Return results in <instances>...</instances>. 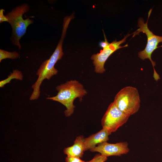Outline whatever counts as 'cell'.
I'll return each instance as SVG.
<instances>
[{"mask_svg":"<svg viewBox=\"0 0 162 162\" xmlns=\"http://www.w3.org/2000/svg\"><path fill=\"white\" fill-rule=\"evenodd\" d=\"M56 89L58 92L56 96L46 99L58 102L65 106L66 109L64 113L67 117L70 116L74 112L75 99L78 98L81 101L83 97L87 93L83 85L76 80L68 81L57 86Z\"/></svg>","mask_w":162,"mask_h":162,"instance_id":"obj_1","label":"cell"},{"mask_svg":"<svg viewBox=\"0 0 162 162\" xmlns=\"http://www.w3.org/2000/svg\"><path fill=\"white\" fill-rule=\"evenodd\" d=\"M29 9L28 5L24 4L16 6L6 15L8 22L12 29L10 40L13 44L18 46L19 49L21 47L20 40L26 33L28 27L34 22L33 20L29 18L25 19L23 18V14L28 12Z\"/></svg>","mask_w":162,"mask_h":162,"instance_id":"obj_2","label":"cell"},{"mask_svg":"<svg viewBox=\"0 0 162 162\" xmlns=\"http://www.w3.org/2000/svg\"><path fill=\"white\" fill-rule=\"evenodd\" d=\"M152 10L151 9L148 13V18L146 23L144 22L142 18H140L139 19L137 26L139 28L132 34L133 37L136 35L139 34L141 32L146 34L147 38L146 46L144 50L138 52V55L139 58L142 60L148 58L150 61L153 68V76L154 80L157 81L160 79V77L154 69V67L156 65V63L152 60L151 56L154 51L159 47L158 46V44L162 42V36H158L154 34L148 27V22Z\"/></svg>","mask_w":162,"mask_h":162,"instance_id":"obj_3","label":"cell"},{"mask_svg":"<svg viewBox=\"0 0 162 162\" xmlns=\"http://www.w3.org/2000/svg\"><path fill=\"white\" fill-rule=\"evenodd\" d=\"M118 108L130 116L137 112L140 107V100L137 89L127 86L120 90L116 95L114 102Z\"/></svg>","mask_w":162,"mask_h":162,"instance_id":"obj_4","label":"cell"},{"mask_svg":"<svg viewBox=\"0 0 162 162\" xmlns=\"http://www.w3.org/2000/svg\"><path fill=\"white\" fill-rule=\"evenodd\" d=\"M62 56L60 52L55 50L50 58L44 61L40 65L36 73L38 78L32 86L33 91L30 97V100H36L39 98L40 95V86L44 80H49L57 74L58 71L54 66Z\"/></svg>","mask_w":162,"mask_h":162,"instance_id":"obj_5","label":"cell"},{"mask_svg":"<svg viewBox=\"0 0 162 162\" xmlns=\"http://www.w3.org/2000/svg\"><path fill=\"white\" fill-rule=\"evenodd\" d=\"M130 116L120 110L114 102L109 105L101 120L103 128L112 133L128 121Z\"/></svg>","mask_w":162,"mask_h":162,"instance_id":"obj_6","label":"cell"},{"mask_svg":"<svg viewBox=\"0 0 162 162\" xmlns=\"http://www.w3.org/2000/svg\"><path fill=\"white\" fill-rule=\"evenodd\" d=\"M128 34L121 40L117 41L116 40L105 48L103 49L100 53L93 54L91 57L94 66V71L98 74H102L105 71L104 64L109 56L117 50L128 46V44L122 46L121 44L124 43L127 38L132 34Z\"/></svg>","mask_w":162,"mask_h":162,"instance_id":"obj_7","label":"cell"},{"mask_svg":"<svg viewBox=\"0 0 162 162\" xmlns=\"http://www.w3.org/2000/svg\"><path fill=\"white\" fill-rule=\"evenodd\" d=\"M128 146V143L126 141L116 143L105 142L98 144L90 150L93 152H98L102 156L107 158L113 156H120L127 154L130 150Z\"/></svg>","mask_w":162,"mask_h":162,"instance_id":"obj_8","label":"cell"},{"mask_svg":"<svg viewBox=\"0 0 162 162\" xmlns=\"http://www.w3.org/2000/svg\"><path fill=\"white\" fill-rule=\"evenodd\" d=\"M111 134L106 129H102L98 132L85 138V145L86 151L90 150L96 147L97 145L107 142L109 136Z\"/></svg>","mask_w":162,"mask_h":162,"instance_id":"obj_9","label":"cell"},{"mask_svg":"<svg viewBox=\"0 0 162 162\" xmlns=\"http://www.w3.org/2000/svg\"><path fill=\"white\" fill-rule=\"evenodd\" d=\"M85 139L83 136H77L73 145L64 148V154L67 156L82 158L84 152L86 151Z\"/></svg>","mask_w":162,"mask_h":162,"instance_id":"obj_10","label":"cell"},{"mask_svg":"<svg viewBox=\"0 0 162 162\" xmlns=\"http://www.w3.org/2000/svg\"><path fill=\"white\" fill-rule=\"evenodd\" d=\"M23 75L22 72L18 70L15 69L8 76L6 79L0 81V87L2 88L6 84L10 82V81L13 79L22 80Z\"/></svg>","mask_w":162,"mask_h":162,"instance_id":"obj_11","label":"cell"},{"mask_svg":"<svg viewBox=\"0 0 162 162\" xmlns=\"http://www.w3.org/2000/svg\"><path fill=\"white\" fill-rule=\"evenodd\" d=\"M19 56L20 54L16 51L10 52L0 49V62L3 59L6 58L15 59Z\"/></svg>","mask_w":162,"mask_h":162,"instance_id":"obj_12","label":"cell"},{"mask_svg":"<svg viewBox=\"0 0 162 162\" xmlns=\"http://www.w3.org/2000/svg\"><path fill=\"white\" fill-rule=\"evenodd\" d=\"M107 159V158L103 156L100 154H97L92 160L86 162H105Z\"/></svg>","mask_w":162,"mask_h":162,"instance_id":"obj_13","label":"cell"},{"mask_svg":"<svg viewBox=\"0 0 162 162\" xmlns=\"http://www.w3.org/2000/svg\"><path fill=\"white\" fill-rule=\"evenodd\" d=\"M65 161L66 162H86L81 160L80 158L67 156L66 158Z\"/></svg>","mask_w":162,"mask_h":162,"instance_id":"obj_14","label":"cell"},{"mask_svg":"<svg viewBox=\"0 0 162 162\" xmlns=\"http://www.w3.org/2000/svg\"><path fill=\"white\" fill-rule=\"evenodd\" d=\"M4 10L3 9L0 10V23H1L3 22H8V19L6 15L4 14Z\"/></svg>","mask_w":162,"mask_h":162,"instance_id":"obj_15","label":"cell"},{"mask_svg":"<svg viewBox=\"0 0 162 162\" xmlns=\"http://www.w3.org/2000/svg\"><path fill=\"white\" fill-rule=\"evenodd\" d=\"M103 31L105 40L104 41L100 42L99 43V45L101 47L103 48V49H104L107 47L109 45L110 43H109L108 41L106 38L104 32L103 30Z\"/></svg>","mask_w":162,"mask_h":162,"instance_id":"obj_16","label":"cell"}]
</instances>
